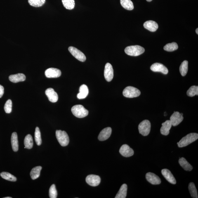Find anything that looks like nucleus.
I'll list each match as a JSON object with an SVG mask.
<instances>
[{"label":"nucleus","instance_id":"nucleus-1","mask_svg":"<svg viewBox=\"0 0 198 198\" xmlns=\"http://www.w3.org/2000/svg\"><path fill=\"white\" fill-rule=\"evenodd\" d=\"M198 139V134L191 133L184 137L178 142V146L180 147H183L187 146L189 144L192 143Z\"/></svg>","mask_w":198,"mask_h":198},{"label":"nucleus","instance_id":"nucleus-2","mask_svg":"<svg viewBox=\"0 0 198 198\" xmlns=\"http://www.w3.org/2000/svg\"><path fill=\"white\" fill-rule=\"evenodd\" d=\"M145 50L139 45L128 46L125 48L124 51L127 54L132 56H137L144 53Z\"/></svg>","mask_w":198,"mask_h":198},{"label":"nucleus","instance_id":"nucleus-3","mask_svg":"<svg viewBox=\"0 0 198 198\" xmlns=\"http://www.w3.org/2000/svg\"><path fill=\"white\" fill-rule=\"evenodd\" d=\"M73 114L76 117L82 118L88 115V111L82 105H77L74 106L71 109Z\"/></svg>","mask_w":198,"mask_h":198},{"label":"nucleus","instance_id":"nucleus-4","mask_svg":"<svg viewBox=\"0 0 198 198\" xmlns=\"http://www.w3.org/2000/svg\"><path fill=\"white\" fill-rule=\"evenodd\" d=\"M56 137L57 140L62 147H66L68 145L69 142L68 135L65 131L57 130Z\"/></svg>","mask_w":198,"mask_h":198},{"label":"nucleus","instance_id":"nucleus-5","mask_svg":"<svg viewBox=\"0 0 198 198\" xmlns=\"http://www.w3.org/2000/svg\"><path fill=\"white\" fill-rule=\"evenodd\" d=\"M123 94L127 98H133L139 96L140 92L139 90L133 87L128 86L124 88Z\"/></svg>","mask_w":198,"mask_h":198},{"label":"nucleus","instance_id":"nucleus-6","mask_svg":"<svg viewBox=\"0 0 198 198\" xmlns=\"http://www.w3.org/2000/svg\"><path fill=\"white\" fill-rule=\"evenodd\" d=\"M151 129V124L147 120L142 121L138 126V130L140 134L144 136H146L150 133Z\"/></svg>","mask_w":198,"mask_h":198},{"label":"nucleus","instance_id":"nucleus-7","mask_svg":"<svg viewBox=\"0 0 198 198\" xmlns=\"http://www.w3.org/2000/svg\"><path fill=\"white\" fill-rule=\"evenodd\" d=\"M68 50L73 56L79 61L83 62L86 60V58L85 55L77 48L70 46Z\"/></svg>","mask_w":198,"mask_h":198},{"label":"nucleus","instance_id":"nucleus-8","mask_svg":"<svg viewBox=\"0 0 198 198\" xmlns=\"http://www.w3.org/2000/svg\"><path fill=\"white\" fill-rule=\"evenodd\" d=\"M183 114L178 112H174L170 118L172 125L176 126L179 124L183 119Z\"/></svg>","mask_w":198,"mask_h":198},{"label":"nucleus","instance_id":"nucleus-9","mask_svg":"<svg viewBox=\"0 0 198 198\" xmlns=\"http://www.w3.org/2000/svg\"><path fill=\"white\" fill-rule=\"evenodd\" d=\"M114 69L111 64L107 63L106 64L104 70V77L107 81H111L113 79Z\"/></svg>","mask_w":198,"mask_h":198},{"label":"nucleus","instance_id":"nucleus-10","mask_svg":"<svg viewBox=\"0 0 198 198\" xmlns=\"http://www.w3.org/2000/svg\"><path fill=\"white\" fill-rule=\"evenodd\" d=\"M86 182L88 185L92 186H96L100 183L101 178L98 175H90L87 177Z\"/></svg>","mask_w":198,"mask_h":198},{"label":"nucleus","instance_id":"nucleus-11","mask_svg":"<svg viewBox=\"0 0 198 198\" xmlns=\"http://www.w3.org/2000/svg\"><path fill=\"white\" fill-rule=\"evenodd\" d=\"M119 152L121 155L126 157H131L134 154V151L133 149L126 144H124L121 147Z\"/></svg>","mask_w":198,"mask_h":198},{"label":"nucleus","instance_id":"nucleus-12","mask_svg":"<svg viewBox=\"0 0 198 198\" xmlns=\"http://www.w3.org/2000/svg\"><path fill=\"white\" fill-rule=\"evenodd\" d=\"M150 69L154 72H160L163 74H166L168 72V69L163 64L159 63H154L151 66Z\"/></svg>","mask_w":198,"mask_h":198},{"label":"nucleus","instance_id":"nucleus-13","mask_svg":"<svg viewBox=\"0 0 198 198\" xmlns=\"http://www.w3.org/2000/svg\"><path fill=\"white\" fill-rule=\"evenodd\" d=\"M146 178L147 181L152 185H159L161 183L160 178L154 173H147L146 175Z\"/></svg>","mask_w":198,"mask_h":198},{"label":"nucleus","instance_id":"nucleus-14","mask_svg":"<svg viewBox=\"0 0 198 198\" xmlns=\"http://www.w3.org/2000/svg\"><path fill=\"white\" fill-rule=\"evenodd\" d=\"M45 74L48 78H57L61 75V72L60 69L51 68L45 71Z\"/></svg>","mask_w":198,"mask_h":198},{"label":"nucleus","instance_id":"nucleus-15","mask_svg":"<svg viewBox=\"0 0 198 198\" xmlns=\"http://www.w3.org/2000/svg\"><path fill=\"white\" fill-rule=\"evenodd\" d=\"M45 94L50 102L54 103L58 101V95L53 88H48L45 91Z\"/></svg>","mask_w":198,"mask_h":198},{"label":"nucleus","instance_id":"nucleus-16","mask_svg":"<svg viewBox=\"0 0 198 198\" xmlns=\"http://www.w3.org/2000/svg\"><path fill=\"white\" fill-rule=\"evenodd\" d=\"M112 130L110 127H107L102 130L98 137V140L100 141H104L108 139L112 134Z\"/></svg>","mask_w":198,"mask_h":198},{"label":"nucleus","instance_id":"nucleus-17","mask_svg":"<svg viewBox=\"0 0 198 198\" xmlns=\"http://www.w3.org/2000/svg\"><path fill=\"white\" fill-rule=\"evenodd\" d=\"M161 173L163 177L170 183L174 185L176 184V180L169 170L167 169H163L161 170Z\"/></svg>","mask_w":198,"mask_h":198},{"label":"nucleus","instance_id":"nucleus-18","mask_svg":"<svg viewBox=\"0 0 198 198\" xmlns=\"http://www.w3.org/2000/svg\"><path fill=\"white\" fill-rule=\"evenodd\" d=\"M144 27L145 29L151 32H155L157 30L158 25L157 22L149 20L146 21L144 24Z\"/></svg>","mask_w":198,"mask_h":198},{"label":"nucleus","instance_id":"nucleus-19","mask_svg":"<svg viewBox=\"0 0 198 198\" xmlns=\"http://www.w3.org/2000/svg\"><path fill=\"white\" fill-rule=\"evenodd\" d=\"M162 126L160 129L161 134L164 135H167L169 134L170 130L172 126L171 121L170 120H166L165 122L162 123Z\"/></svg>","mask_w":198,"mask_h":198},{"label":"nucleus","instance_id":"nucleus-20","mask_svg":"<svg viewBox=\"0 0 198 198\" xmlns=\"http://www.w3.org/2000/svg\"><path fill=\"white\" fill-rule=\"evenodd\" d=\"M26 76L23 74L19 73L9 76V80L12 82L17 83L25 80Z\"/></svg>","mask_w":198,"mask_h":198},{"label":"nucleus","instance_id":"nucleus-21","mask_svg":"<svg viewBox=\"0 0 198 198\" xmlns=\"http://www.w3.org/2000/svg\"><path fill=\"white\" fill-rule=\"evenodd\" d=\"M88 89L87 86L85 84H83L80 87L79 93L77 95V98L79 99L86 98L88 94Z\"/></svg>","mask_w":198,"mask_h":198},{"label":"nucleus","instance_id":"nucleus-22","mask_svg":"<svg viewBox=\"0 0 198 198\" xmlns=\"http://www.w3.org/2000/svg\"><path fill=\"white\" fill-rule=\"evenodd\" d=\"M179 163L185 171H190L193 168L192 165L183 157L180 158L179 160Z\"/></svg>","mask_w":198,"mask_h":198},{"label":"nucleus","instance_id":"nucleus-23","mask_svg":"<svg viewBox=\"0 0 198 198\" xmlns=\"http://www.w3.org/2000/svg\"><path fill=\"white\" fill-rule=\"evenodd\" d=\"M11 144L12 149L14 152H16L18 150V136L15 132L12 133L11 137Z\"/></svg>","mask_w":198,"mask_h":198},{"label":"nucleus","instance_id":"nucleus-24","mask_svg":"<svg viewBox=\"0 0 198 198\" xmlns=\"http://www.w3.org/2000/svg\"><path fill=\"white\" fill-rule=\"evenodd\" d=\"M127 186L126 184H123L117 193L115 198H125L127 193Z\"/></svg>","mask_w":198,"mask_h":198},{"label":"nucleus","instance_id":"nucleus-25","mask_svg":"<svg viewBox=\"0 0 198 198\" xmlns=\"http://www.w3.org/2000/svg\"><path fill=\"white\" fill-rule=\"evenodd\" d=\"M41 169L42 167L41 166H37L32 168L30 173L31 177L32 180H36L39 178Z\"/></svg>","mask_w":198,"mask_h":198},{"label":"nucleus","instance_id":"nucleus-26","mask_svg":"<svg viewBox=\"0 0 198 198\" xmlns=\"http://www.w3.org/2000/svg\"><path fill=\"white\" fill-rule=\"evenodd\" d=\"M120 3L123 7L127 10H133L134 8L133 3L131 0H120Z\"/></svg>","mask_w":198,"mask_h":198},{"label":"nucleus","instance_id":"nucleus-27","mask_svg":"<svg viewBox=\"0 0 198 198\" xmlns=\"http://www.w3.org/2000/svg\"><path fill=\"white\" fill-rule=\"evenodd\" d=\"M188 69V62L186 60L182 62L180 68V71L181 75L185 76L187 74Z\"/></svg>","mask_w":198,"mask_h":198},{"label":"nucleus","instance_id":"nucleus-28","mask_svg":"<svg viewBox=\"0 0 198 198\" xmlns=\"http://www.w3.org/2000/svg\"><path fill=\"white\" fill-rule=\"evenodd\" d=\"M24 145L26 148L31 149L33 146V140L32 136L28 134L25 137L24 140Z\"/></svg>","mask_w":198,"mask_h":198},{"label":"nucleus","instance_id":"nucleus-29","mask_svg":"<svg viewBox=\"0 0 198 198\" xmlns=\"http://www.w3.org/2000/svg\"><path fill=\"white\" fill-rule=\"evenodd\" d=\"M188 189L190 195L193 198H198V194L197 189L193 182H191L189 184Z\"/></svg>","mask_w":198,"mask_h":198},{"label":"nucleus","instance_id":"nucleus-30","mask_svg":"<svg viewBox=\"0 0 198 198\" xmlns=\"http://www.w3.org/2000/svg\"><path fill=\"white\" fill-rule=\"evenodd\" d=\"M62 4L66 9L72 10L75 6L74 0H62Z\"/></svg>","mask_w":198,"mask_h":198},{"label":"nucleus","instance_id":"nucleus-31","mask_svg":"<svg viewBox=\"0 0 198 198\" xmlns=\"http://www.w3.org/2000/svg\"><path fill=\"white\" fill-rule=\"evenodd\" d=\"M178 44L176 43L172 42L165 45L164 49L166 51L172 52L178 49Z\"/></svg>","mask_w":198,"mask_h":198},{"label":"nucleus","instance_id":"nucleus-32","mask_svg":"<svg viewBox=\"0 0 198 198\" xmlns=\"http://www.w3.org/2000/svg\"><path fill=\"white\" fill-rule=\"evenodd\" d=\"M1 176L3 179L8 181L15 182L17 180L16 177L8 172H2L1 173Z\"/></svg>","mask_w":198,"mask_h":198},{"label":"nucleus","instance_id":"nucleus-33","mask_svg":"<svg viewBox=\"0 0 198 198\" xmlns=\"http://www.w3.org/2000/svg\"><path fill=\"white\" fill-rule=\"evenodd\" d=\"M28 2L31 6L40 7L45 4L46 0H28Z\"/></svg>","mask_w":198,"mask_h":198},{"label":"nucleus","instance_id":"nucleus-34","mask_svg":"<svg viewBox=\"0 0 198 198\" xmlns=\"http://www.w3.org/2000/svg\"><path fill=\"white\" fill-rule=\"evenodd\" d=\"M187 95L189 97H193L195 95H198V86H191L187 90Z\"/></svg>","mask_w":198,"mask_h":198},{"label":"nucleus","instance_id":"nucleus-35","mask_svg":"<svg viewBox=\"0 0 198 198\" xmlns=\"http://www.w3.org/2000/svg\"><path fill=\"white\" fill-rule=\"evenodd\" d=\"M35 139L38 145H41V133L39 128L38 127L36 128L35 133Z\"/></svg>","mask_w":198,"mask_h":198},{"label":"nucleus","instance_id":"nucleus-36","mask_svg":"<svg viewBox=\"0 0 198 198\" xmlns=\"http://www.w3.org/2000/svg\"><path fill=\"white\" fill-rule=\"evenodd\" d=\"M49 195L50 198H56L57 197V192L54 184H53L50 187L49 189Z\"/></svg>","mask_w":198,"mask_h":198},{"label":"nucleus","instance_id":"nucleus-37","mask_svg":"<svg viewBox=\"0 0 198 198\" xmlns=\"http://www.w3.org/2000/svg\"><path fill=\"white\" fill-rule=\"evenodd\" d=\"M12 102L11 100H8L6 101L4 106L5 112L7 114H10L12 112Z\"/></svg>","mask_w":198,"mask_h":198},{"label":"nucleus","instance_id":"nucleus-38","mask_svg":"<svg viewBox=\"0 0 198 198\" xmlns=\"http://www.w3.org/2000/svg\"><path fill=\"white\" fill-rule=\"evenodd\" d=\"M4 93V88L3 87L0 85V98L3 96Z\"/></svg>","mask_w":198,"mask_h":198},{"label":"nucleus","instance_id":"nucleus-39","mask_svg":"<svg viewBox=\"0 0 198 198\" xmlns=\"http://www.w3.org/2000/svg\"><path fill=\"white\" fill-rule=\"evenodd\" d=\"M196 34H197L198 35V28H197V29H196Z\"/></svg>","mask_w":198,"mask_h":198},{"label":"nucleus","instance_id":"nucleus-40","mask_svg":"<svg viewBox=\"0 0 198 198\" xmlns=\"http://www.w3.org/2000/svg\"><path fill=\"white\" fill-rule=\"evenodd\" d=\"M146 1L147 2H150L152 1V0H146Z\"/></svg>","mask_w":198,"mask_h":198},{"label":"nucleus","instance_id":"nucleus-41","mask_svg":"<svg viewBox=\"0 0 198 198\" xmlns=\"http://www.w3.org/2000/svg\"><path fill=\"white\" fill-rule=\"evenodd\" d=\"M4 198H12V197H4Z\"/></svg>","mask_w":198,"mask_h":198},{"label":"nucleus","instance_id":"nucleus-42","mask_svg":"<svg viewBox=\"0 0 198 198\" xmlns=\"http://www.w3.org/2000/svg\"><path fill=\"white\" fill-rule=\"evenodd\" d=\"M178 142H177V145H178Z\"/></svg>","mask_w":198,"mask_h":198}]
</instances>
